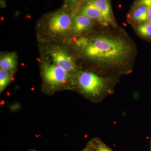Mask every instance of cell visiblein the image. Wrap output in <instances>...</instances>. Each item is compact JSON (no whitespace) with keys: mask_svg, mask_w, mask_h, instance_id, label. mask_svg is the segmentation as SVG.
<instances>
[{"mask_svg":"<svg viewBox=\"0 0 151 151\" xmlns=\"http://www.w3.org/2000/svg\"><path fill=\"white\" fill-rule=\"evenodd\" d=\"M86 56L103 63L117 64L129 55L131 48L124 41L116 38L100 36L90 40L81 39L77 42Z\"/></svg>","mask_w":151,"mask_h":151,"instance_id":"6da1fadb","label":"cell"},{"mask_svg":"<svg viewBox=\"0 0 151 151\" xmlns=\"http://www.w3.org/2000/svg\"><path fill=\"white\" fill-rule=\"evenodd\" d=\"M78 82L84 92L92 96L99 95L105 87L104 79L92 72H83L80 73L78 77Z\"/></svg>","mask_w":151,"mask_h":151,"instance_id":"7a4b0ae2","label":"cell"},{"mask_svg":"<svg viewBox=\"0 0 151 151\" xmlns=\"http://www.w3.org/2000/svg\"><path fill=\"white\" fill-rule=\"evenodd\" d=\"M68 73L57 65H46L44 67L45 78L51 85H59L65 83L68 78Z\"/></svg>","mask_w":151,"mask_h":151,"instance_id":"3957f363","label":"cell"},{"mask_svg":"<svg viewBox=\"0 0 151 151\" xmlns=\"http://www.w3.org/2000/svg\"><path fill=\"white\" fill-rule=\"evenodd\" d=\"M71 23V18L68 14L60 13L55 15L50 19L49 27L54 33H62L69 29Z\"/></svg>","mask_w":151,"mask_h":151,"instance_id":"277c9868","label":"cell"},{"mask_svg":"<svg viewBox=\"0 0 151 151\" xmlns=\"http://www.w3.org/2000/svg\"><path fill=\"white\" fill-rule=\"evenodd\" d=\"M52 57L56 65L68 73L75 71L76 66L72 58L61 50H55L51 52Z\"/></svg>","mask_w":151,"mask_h":151,"instance_id":"5b68a950","label":"cell"},{"mask_svg":"<svg viewBox=\"0 0 151 151\" xmlns=\"http://www.w3.org/2000/svg\"><path fill=\"white\" fill-rule=\"evenodd\" d=\"M88 3L92 4L100 11L108 23H113L109 0H90Z\"/></svg>","mask_w":151,"mask_h":151,"instance_id":"8992f818","label":"cell"},{"mask_svg":"<svg viewBox=\"0 0 151 151\" xmlns=\"http://www.w3.org/2000/svg\"><path fill=\"white\" fill-rule=\"evenodd\" d=\"M81 14L86 16L90 19L97 20L104 25H108L109 24L100 11L95 6L90 3H88L84 7Z\"/></svg>","mask_w":151,"mask_h":151,"instance_id":"52a82bcc","label":"cell"},{"mask_svg":"<svg viewBox=\"0 0 151 151\" xmlns=\"http://www.w3.org/2000/svg\"><path fill=\"white\" fill-rule=\"evenodd\" d=\"M92 23L91 19L81 14L74 19L73 24V31L77 33L83 32L89 29Z\"/></svg>","mask_w":151,"mask_h":151,"instance_id":"ba28073f","label":"cell"},{"mask_svg":"<svg viewBox=\"0 0 151 151\" xmlns=\"http://www.w3.org/2000/svg\"><path fill=\"white\" fill-rule=\"evenodd\" d=\"M16 59L12 54L6 55L0 60L1 69L6 70H12L15 67Z\"/></svg>","mask_w":151,"mask_h":151,"instance_id":"9c48e42d","label":"cell"},{"mask_svg":"<svg viewBox=\"0 0 151 151\" xmlns=\"http://www.w3.org/2000/svg\"><path fill=\"white\" fill-rule=\"evenodd\" d=\"M139 5V6L134 11L133 18L137 21L145 22L148 21L147 9L144 5Z\"/></svg>","mask_w":151,"mask_h":151,"instance_id":"30bf717a","label":"cell"},{"mask_svg":"<svg viewBox=\"0 0 151 151\" xmlns=\"http://www.w3.org/2000/svg\"><path fill=\"white\" fill-rule=\"evenodd\" d=\"M10 75L8 70L1 69L0 70V90L2 92L8 84Z\"/></svg>","mask_w":151,"mask_h":151,"instance_id":"8fae6325","label":"cell"},{"mask_svg":"<svg viewBox=\"0 0 151 151\" xmlns=\"http://www.w3.org/2000/svg\"><path fill=\"white\" fill-rule=\"evenodd\" d=\"M137 30L144 37H151V23H146L138 26Z\"/></svg>","mask_w":151,"mask_h":151,"instance_id":"7c38bea8","label":"cell"},{"mask_svg":"<svg viewBox=\"0 0 151 151\" xmlns=\"http://www.w3.org/2000/svg\"><path fill=\"white\" fill-rule=\"evenodd\" d=\"M138 4L146 6L147 9L148 21L151 23V0H139Z\"/></svg>","mask_w":151,"mask_h":151,"instance_id":"4fadbf2b","label":"cell"},{"mask_svg":"<svg viewBox=\"0 0 151 151\" xmlns=\"http://www.w3.org/2000/svg\"><path fill=\"white\" fill-rule=\"evenodd\" d=\"M97 151H112L111 149L108 147L107 146L103 144H101L98 146L97 147Z\"/></svg>","mask_w":151,"mask_h":151,"instance_id":"5bb4252c","label":"cell"},{"mask_svg":"<svg viewBox=\"0 0 151 151\" xmlns=\"http://www.w3.org/2000/svg\"><path fill=\"white\" fill-rule=\"evenodd\" d=\"M71 1H79V0H71Z\"/></svg>","mask_w":151,"mask_h":151,"instance_id":"9a60e30c","label":"cell"}]
</instances>
